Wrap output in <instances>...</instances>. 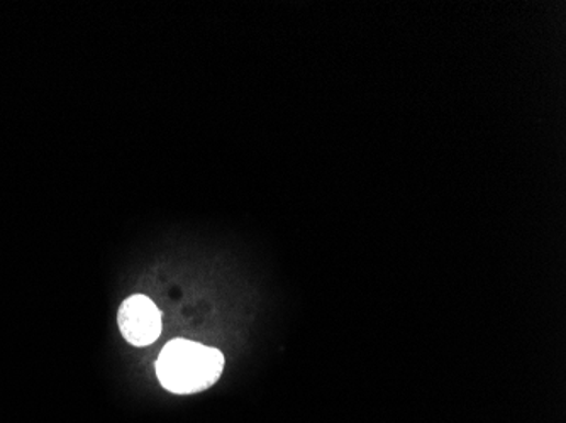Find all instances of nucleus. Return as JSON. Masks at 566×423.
<instances>
[{
	"instance_id": "1",
	"label": "nucleus",
	"mask_w": 566,
	"mask_h": 423,
	"mask_svg": "<svg viewBox=\"0 0 566 423\" xmlns=\"http://www.w3.org/2000/svg\"><path fill=\"white\" fill-rule=\"evenodd\" d=\"M224 369L216 347L176 339L168 342L157 361V375L165 390L177 395L199 393L213 387Z\"/></svg>"
},
{
	"instance_id": "2",
	"label": "nucleus",
	"mask_w": 566,
	"mask_h": 423,
	"mask_svg": "<svg viewBox=\"0 0 566 423\" xmlns=\"http://www.w3.org/2000/svg\"><path fill=\"white\" fill-rule=\"evenodd\" d=\"M121 334L129 344H154L161 334V312L145 295H133L123 301L117 312Z\"/></svg>"
}]
</instances>
